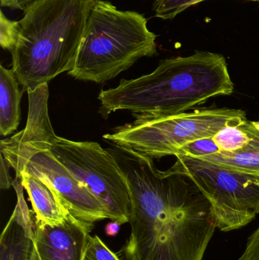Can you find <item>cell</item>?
Instances as JSON below:
<instances>
[{
	"mask_svg": "<svg viewBox=\"0 0 259 260\" xmlns=\"http://www.w3.org/2000/svg\"><path fill=\"white\" fill-rule=\"evenodd\" d=\"M166 174L190 177L211 205L221 232L242 229L259 213V176L226 169L202 159L177 155Z\"/></svg>",
	"mask_w": 259,
	"mask_h": 260,
	"instance_id": "obj_6",
	"label": "cell"
},
{
	"mask_svg": "<svg viewBox=\"0 0 259 260\" xmlns=\"http://www.w3.org/2000/svg\"><path fill=\"white\" fill-rule=\"evenodd\" d=\"M252 124H253V126H255V127L259 131V120L258 121L252 122Z\"/></svg>",
	"mask_w": 259,
	"mask_h": 260,
	"instance_id": "obj_24",
	"label": "cell"
},
{
	"mask_svg": "<svg viewBox=\"0 0 259 260\" xmlns=\"http://www.w3.org/2000/svg\"><path fill=\"white\" fill-rule=\"evenodd\" d=\"M252 1H258V0H252Z\"/></svg>",
	"mask_w": 259,
	"mask_h": 260,
	"instance_id": "obj_25",
	"label": "cell"
},
{
	"mask_svg": "<svg viewBox=\"0 0 259 260\" xmlns=\"http://www.w3.org/2000/svg\"><path fill=\"white\" fill-rule=\"evenodd\" d=\"M255 127L247 121L237 126H227L214 135L213 139L220 151H235L243 148L252 139Z\"/></svg>",
	"mask_w": 259,
	"mask_h": 260,
	"instance_id": "obj_15",
	"label": "cell"
},
{
	"mask_svg": "<svg viewBox=\"0 0 259 260\" xmlns=\"http://www.w3.org/2000/svg\"><path fill=\"white\" fill-rule=\"evenodd\" d=\"M199 158L226 169L259 176V131L255 128L249 143L237 151H219Z\"/></svg>",
	"mask_w": 259,
	"mask_h": 260,
	"instance_id": "obj_14",
	"label": "cell"
},
{
	"mask_svg": "<svg viewBox=\"0 0 259 260\" xmlns=\"http://www.w3.org/2000/svg\"><path fill=\"white\" fill-rule=\"evenodd\" d=\"M96 0H34L18 22L12 71L33 91L74 67Z\"/></svg>",
	"mask_w": 259,
	"mask_h": 260,
	"instance_id": "obj_3",
	"label": "cell"
},
{
	"mask_svg": "<svg viewBox=\"0 0 259 260\" xmlns=\"http://www.w3.org/2000/svg\"><path fill=\"white\" fill-rule=\"evenodd\" d=\"M20 179L38 221L56 226L66 221L71 215L54 189L46 182L25 171L21 173Z\"/></svg>",
	"mask_w": 259,
	"mask_h": 260,
	"instance_id": "obj_12",
	"label": "cell"
},
{
	"mask_svg": "<svg viewBox=\"0 0 259 260\" xmlns=\"http://www.w3.org/2000/svg\"><path fill=\"white\" fill-rule=\"evenodd\" d=\"M24 171L50 185L75 218L93 224L109 219L101 202L58 160L52 151L36 153Z\"/></svg>",
	"mask_w": 259,
	"mask_h": 260,
	"instance_id": "obj_8",
	"label": "cell"
},
{
	"mask_svg": "<svg viewBox=\"0 0 259 260\" xmlns=\"http://www.w3.org/2000/svg\"><path fill=\"white\" fill-rule=\"evenodd\" d=\"M238 260H259V226L248 238L244 251Z\"/></svg>",
	"mask_w": 259,
	"mask_h": 260,
	"instance_id": "obj_20",
	"label": "cell"
},
{
	"mask_svg": "<svg viewBox=\"0 0 259 260\" xmlns=\"http://www.w3.org/2000/svg\"><path fill=\"white\" fill-rule=\"evenodd\" d=\"M147 23L138 12L118 10L110 2L96 0L68 74L77 80L104 83L141 58L155 56L157 36Z\"/></svg>",
	"mask_w": 259,
	"mask_h": 260,
	"instance_id": "obj_4",
	"label": "cell"
},
{
	"mask_svg": "<svg viewBox=\"0 0 259 260\" xmlns=\"http://www.w3.org/2000/svg\"><path fill=\"white\" fill-rule=\"evenodd\" d=\"M132 201L125 260H203L216 227L211 205L194 182L157 169L153 159L113 145Z\"/></svg>",
	"mask_w": 259,
	"mask_h": 260,
	"instance_id": "obj_1",
	"label": "cell"
},
{
	"mask_svg": "<svg viewBox=\"0 0 259 260\" xmlns=\"http://www.w3.org/2000/svg\"><path fill=\"white\" fill-rule=\"evenodd\" d=\"M120 226L121 224L117 222V221H112L108 223L105 227V232L106 235L109 237H116L118 235L120 232Z\"/></svg>",
	"mask_w": 259,
	"mask_h": 260,
	"instance_id": "obj_23",
	"label": "cell"
},
{
	"mask_svg": "<svg viewBox=\"0 0 259 260\" xmlns=\"http://www.w3.org/2000/svg\"><path fill=\"white\" fill-rule=\"evenodd\" d=\"M247 120L246 112L242 110H196L164 118L135 119L133 123L119 127L103 138L154 160L176 156L190 142L213 138L220 129L240 126Z\"/></svg>",
	"mask_w": 259,
	"mask_h": 260,
	"instance_id": "obj_5",
	"label": "cell"
},
{
	"mask_svg": "<svg viewBox=\"0 0 259 260\" xmlns=\"http://www.w3.org/2000/svg\"><path fill=\"white\" fill-rule=\"evenodd\" d=\"M220 151L213 138L198 139L182 146L176 153V156L186 155L199 157L214 154Z\"/></svg>",
	"mask_w": 259,
	"mask_h": 260,
	"instance_id": "obj_17",
	"label": "cell"
},
{
	"mask_svg": "<svg viewBox=\"0 0 259 260\" xmlns=\"http://www.w3.org/2000/svg\"><path fill=\"white\" fill-rule=\"evenodd\" d=\"M18 37V22L0 15V44L4 50L12 52L16 45Z\"/></svg>",
	"mask_w": 259,
	"mask_h": 260,
	"instance_id": "obj_19",
	"label": "cell"
},
{
	"mask_svg": "<svg viewBox=\"0 0 259 260\" xmlns=\"http://www.w3.org/2000/svg\"><path fill=\"white\" fill-rule=\"evenodd\" d=\"M0 159H1V165H0V188L2 189H8L12 186L14 180H12V177L9 172V164L6 162V159L3 157V154H0Z\"/></svg>",
	"mask_w": 259,
	"mask_h": 260,
	"instance_id": "obj_21",
	"label": "cell"
},
{
	"mask_svg": "<svg viewBox=\"0 0 259 260\" xmlns=\"http://www.w3.org/2000/svg\"><path fill=\"white\" fill-rule=\"evenodd\" d=\"M105 206L108 218L123 224L132 213L129 186L117 160L95 142H76L58 136L51 149Z\"/></svg>",
	"mask_w": 259,
	"mask_h": 260,
	"instance_id": "obj_7",
	"label": "cell"
},
{
	"mask_svg": "<svg viewBox=\"0 0 259 260\" xmlns=\"http://www.w3.org/2000/svg\"><path fill=\"white\" fill-rule=\"evenodd\" d=\"M94 224L70 215L59 225L50 226L34 217L30 260H84Z\"/></svg>",
	"mask_w": 259,
	"mask_h": 260,
	"instance_id": "obj_10",
	"label": "cell"
},
{
	"mask_svg": "<svg viewBox=\"0 0 259 260\" xmlns=\"http://www.w3.org/2000/svg\"><path fill=\"white\" fill-rule=\"evenodd\" d=\"M84 260H120L97 235H90Z\"/></svg>",
	"mask_w": 259,
	"mask_h": 260,
	"instance_id": "obj_18",
	"label": "cell"
},
{
	"mask_svg": "<svg viewBox=\"0 0 259 260\" xmlns=\"http://www.w3.org/2000/svg\"><path fill=\"white\" fill-rule=\"evenodd\" d=\"M234 85L223 55L196 51L163 59L150 74L102 89L100 113L127 111L136 119L152 120L183 114L211 98L230 95Z\"/></svg>",
	"mask_w": 259,
	"mask_h": 260,
	"instance_id": "obj_2",
	"label": "cell"
},
{
	"mask_svg": "<svg viewBox=\"0 0 259 260\" xmlns=\"http://www.w3.org/2000/svg\"><path fill=\"white\" fill-rule=\"evenodd\" d=\"M33 1L34 0H0V3L3 7L24 10L25 8Z\"/></svg>",
	"mask_w": 259,
	"mask_h": 260,
	"instance_id": "obj_22",
	"label": "cell"
},
{
	"mask_svg": "<svg viewBox=\"0 0 259 260\" xmlns=\"http://www.w3.org/2000/svg\"><path fill=\"white\" fill-rule=\"evenodd\" d=\"M205 0H154V10L158 18L173 19L188 8Z\"/></svg>",
	"mask_w": 259,
	"mask_h": 260,
	"instance_id": "obj_16",
	"label": "cell"
},
{
	"mask_svg": "<svg viewBox=\"0 0 259 260\" xmlns=\"http://www.w3.org/2000/svg\"><path fill=\"white\" fill-rule=\"evenodd\" d=\"M12 187L16 192L17 203L1 235L0 260H30L34 213L24 200L21 179L15 178Z\"/></svg>",
	"mask_w": 259,
	"mask_h": 260,
	"instance_id": "obj_11",
	"label": "cell"
},
{
	"mask_svg": "<svg viewBox=\"0 0 259 260\" xmlns=\"http://www.w3.org/2000/svg\"><path fill=\"white\" fill-rule=\"evenodd\" d=\"M12 70L0 66V134L8 136L18 129L21 122V97L24 89Z\"/></svg>",
	"mask_w": 259,
	"mask_h": 260,
	"instance_id": "obj_13",
	"label": "cell"
},
{
	"mask_svg": "<svg viewBox=\"0 0 259 260\" xmlns=\"http://www.w3.org/2000/svg\"><path fill=\"white\" fill-rule=\"evenodd\" d=\"M28 114L24 129L0 142V151L20 178L26 165L36 153L51 151L57 140L48 111L49 86L44 84L27 91Z\"/></svg>",
	"mask_w": 259,
	"mask_h": 260,
	"instance_id": "obj_9",
	"label": "cell"
}]
</instances>
